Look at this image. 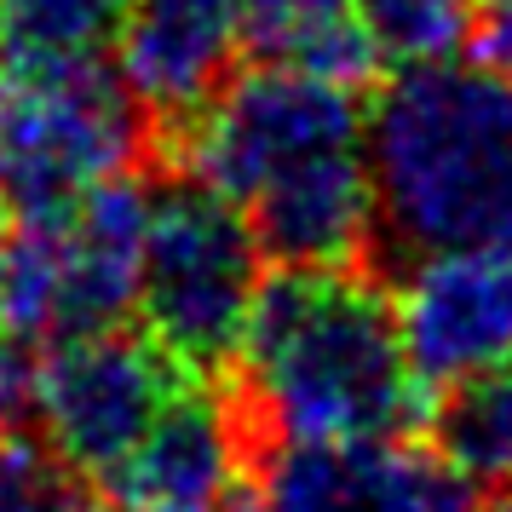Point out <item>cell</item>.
<instances>
[{"mask_svg":"<svg viewBox=\"0 0 512 512\" xmlns=\"http://www.w3.org/2000/svg\"><path fill=\"white\" fill-rule=\"evenodd\" d=\"M236 489V426L208 392H173L156 426L110 472L116 512H219Z\"/></svg>","mask_w":512,"mask_h":512,"instance_id":"11","label":"cell"},{"mask_svg":"<svg viewBox=\"0 0 512 512\" xmlns=\"http://www.w3.org/2000/svg\"><path fill=\"white\" fill-rule=\"evenodd\" d=\"M144 110L110 58L0 64V208L47 219L133 173Z\"/></svg>","mask_w":512,"mask_h":512,"instance_id":"4","label":"cell"},{"mask_svg":"<svg viewBox=\"0 0 512 512\" xmlns=\"http://www.w3.org/2000/svg\"><path fill=\"white\" fill-rule=\"evenodd\" d=\"M380 70H420L472 41V0H351Z\"/></svg>","mask_w":512,"mask_h":512,"instance_id":"14","label":"cell"},{"mask_svg":"<svg viewBox=\"0 0 512 512\" xmlns=\"http://www.w3.org/2000/svg\"><path fill=\"white\" fill-rule=\"evenodd\" d=\"M466 478L403 438L282 443L265 466L271 512H466Z\"/></svg>","mask_w":512,"mask_h":512,"instance_id":"9","label":"cell"},{"mask_svg":"<svg viewBox=\"0 0 512 512\" xmlns=\"http://www.w3.org/2000/svg\"><path fill=\"white\" fill-rule=\"evenodd\" d=\"M472 41L478 58L512 75V0H472Z\"/></svg>","mask_w":512,"mask_h":512,"instance_id":"16","label":"cell"},{"mask_svg":"<svg viewBox=\"0 0 512 512\" xmlns=\"http://www.w3.org/2000/svg\"><path fill=\"white\" fill-rule=\"evenodd\" d=\"M242 41V0H121L110 64L144 116L185 121L225 87Z\"/></svg>","mask_w":512,"mask_h":512,"instance_id":"10","label":"cell"},{"mask_svg":"<svg viewBox=\"0 0 512 512\" xmlns=\"http://www.w3.org/2000/svg\"><path fill=\"white\" fill-rule=\"evenodd\" d=\"M369 167L403 254L512 248V75L461 52L392 70L369 104Z\"/></svg>","mask_w":512,"mask_h":512,"instance_id":"3","label":"cell"},{"mask_svg":"<svg viewBox=\"0 0 512 512\" xmlns=\"http://www.w3.org/2000/svg\"><path fill=\"white\" fill-rule=\"evenodd\" d=\"M179 392V363L150 334L87 328L47 340L29 369V409L47 443L87 478H110Z\"/></svg>","mask_w":512,"mask_h":512,"instance_id":"7","label":"cell"},{"mask_svg":"<svg viewBox=\"0 0 512 512\" xmlns=\"http://www.w3.org/2000/svg\"><path fill=\"white\" fill-rule=\"evenodd\" d=\"M236 374L248 420L277 449L403 438L426 397L392 300L351 265L265 277L236 346Z\"/></svg>","mask_w":512,"mask_h":512,"instance_id":"2","label":"cell"},{"mask_svg":"<svg viewBox=\"0 0 512 512\" xmlns=\"http://www.w3.org/2000/svg\"><path fill=\"white\" fill-rule=\"evenodd\" d=\"M121 0H0V64L110 58Z\"/></svg>","mask_w":512,"mask_h":512,"instance_id":"13","label":"cell"},{"mask_svg":"<svg viewBox=\"0 0 512 512\" xmlns=\"http://www.w3.org/2000/svg\"><path fill=\"white\" fill-rule=\"evenodd\" d=\"M397 334L426 392L512 369V248H432L397 282Z\"/></svg>","mask_w":512,"mask_h":512,"instance_id":"8","label":"cell"},{"mask_svg":"<svg viewBox=\"0 0 512 512\" xmlns=\"http://www.w3.org/2000/svg\"><path fill=\"white\" fill-rule=\"evenodd\" d=\"M242 24L265 58H288L351 87H363L380 70L351 18V0H242Z\"/></svg>","mask_w":512,"mask_h":512,"instance_id":"12","label":"cell"},{"mask_svg":"<svg viewBox=\"0 0 512 512\" xmlns=\"http://www.w3.org/2000/svg\"><path fill=\"white\" fill-rule=\"evenodd\" d=\"M6 248H12V236H6V208H0V277H6Z\"/></svg>","mask_w":512,"mask_h":512,"instance_id":"19","label":"cell"},{"mask_svg":"<svg viewBox=\"0 0 512 512\" xmlns=\"http://www.w3.org/2000/svg\"><path fill=\"white\" fill-rule=\"evenodd\" d=\"M150 190L121 173L87 190L75 208L18 219L0 277V323L18 340H64L110 328L139 305Z\"/></svg>","mask_w":512,"mask_h":512,"instance_id":"6","label":"cell"},{"mask_svg":"<svg viewBox=\"0 0 512 512\" xmlns=\"http://www.w3.org/2000/svg\"><path fill=\"white\" fill-rule=\"evenodd\" d=\"M0 512H98L81 466L52 443L0 438Z\"/></svg>","mask_w":512,"mask_h":512,"instance_id":"15","label":"cell"},{"mask_svg":"<svg viewBox=\"0 0 512 512\" xmlns=\"http://www.w3.org/2000/svg\"><path fill=\"white\" fill-rule=\"evenodd\" d=\"M265 288V248L254 225L202 179L150 190V231L139 265L144 334L185 369L236 363L242 328Z\"/></svg>","mask_w":512,"mask_h":512,"instance_id":"5","label":"cell"},{"mask_svg":"<svg viewBox=\"0 0 512 512\" xmlns=\"http://www.w3.org/2000/svg\"><path fill=\"white\" fill-rule=\"evenodd\" d=\"M219 512H271V507H265V501H236V495H231Z\"/></svg>","mask_w":512,"mask_h":512,"instance_id":"18","label":"cell"},{"mask_svg":"<svg viewBox=\"0 0 512 512\" xmlns=\"http://www.w3.org/2000/svg\"><path fill=\"white\" fill-rule=\"evenodd\" d=\"M185 173L219 190L254 225L282 271L357 265L380 231L369 167V104L351 81L265 58L179 121Z\"/></svg>","mask_w":512,"mask_h":512,"instance_id":"1","label":"cell"},{"mask_svg":"<svg viewBox=\"0 0 512 512\" xmlns=\"http://www.w3.org/2000/svg\"><path fill=\"white\" fill-rule=\"evenodd\" d=\"M466 512H512V484H495L489 501H478V507H466Z\"/></svg>","mask_w":512,"mask_h":512,"instance_id":"17","label":"cell"},{"mask_svg":"<svg viewBox=\"0 0 512 512\" xmlns=\"http://www.w3.org/2000/svg\"><path fill=\"white\" fill-rule=\"evenodd\" d=\"M501 392H507V409H512V369L501 374Z\"/></svg>","mask_w":512,"mask_h":512,"instance_id":"20","label":"cell"}]
</instances>
